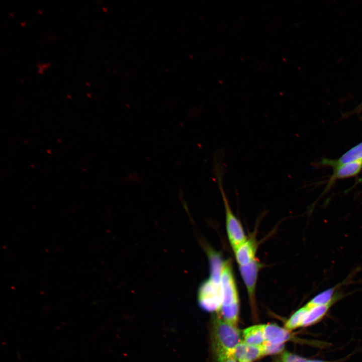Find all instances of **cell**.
I'll return each mask as SVG.
<instances>
[{
	"label": "cell",
	"instance_id": "1",
	"mask_svg": "<svg viewBox=\"0 0 362 362\" xmlns=\"http://www.w3.org/2000/svg\"><path fill=\"white\" fill-rule=\"evenodd\" d=\"M213 335L214 350L222 349L232 353L234 348L242 341L236 326L220 317L213 321Z\"/></svg>",
	"mask_w": 362,
	"mask_h": 362
},
{
	"label": "cell",
	"instance_id": "2",
	"mask_svg": "<svg viewBox=\"0 0 362 362\" xmlns=\"http://www.w3.org/2000/svg\"><path fill=\"white\" fill-rule=\"evenodd\" d=\"M219 187L223 198L226 216V227L228 238L233 249H235L246 240L243 227L236 217L233 213L230 207L226 194L223 190L222 180V172L217 170Z\"/></svg>",
	"mask_w": 362,
	"mask_h": 362
},
{
	"label": "cell",
	"instance_id": "3",
	"mask_svg": "<svg viewBox=\"0 0 362 362\" xmlns=\"http://www.w3.org/2000/svg\"><path fill=\"white\" fill-rule=\"evenodd\" d=\"M198 301L201 308L208 312H219L222 305L220 279L209 277L198 290Z\"/></svg>",
	"mask_w": 362,
	"mask_h": 362
},
{
	"label": "cell",
	"instance_id": "4",
	"mask_svg": "<svg viewBox=\"0 0 362 362\" xmlns=\"http://www.w3.org/2000/svg\"><path fill=\"white\" fill-rule=\"evenodd\" d=\"M221 307L239 303L237 288L230 261H223L220 278Z\"/></svg>",
	"mask_w": 362,
	"mask_h": 362
},
{
	"label": "cell",
	"instance_id": "5",
	"mask_svg": "<svg viewBox=\"0 0 362 362\" xmlns=\"http://www.w3.org/2000/svg\"><path fill=\"white\" fill-rule=\"evenodd\" d=\"M261 263L255 259L249 264L239 266V270L249 295L251 306L255 307V291Z\"/></svg>",
	"mask_w": 362,
	"mask_h": 362
},
{
	"label": "cell",
	"instance_id": "6",
	"mask_svg": "<svg viewBox=\"0 0 362 362\" xmlns=\"http://www.w3.org/2000/svg\"><path fill=\"white\" fill-rule=\"evenodd\" d=\"M257 249L256 241L251 238L247 239L234 249L236 260L240 266L247 265L255 258Z\"/></svg>",
	"mask_w": 362,
	"mask_h": 362
},
{
	"label": "cell",
	"instance_id": "7",
	"mask_svg": "<svg viewBox=\"0 0 362 362\" xmlns=\"http://www.w3.org/2000/svg\"><path fill=\"white\" fill-rule=\"evenodd\" d=\"M362 161V142L355 145L337 159H324L322 161V164L329 165L333 168L344 164Z\"/></svg>",
	"mask_w": 362,
	"mask_h": 362
},
{
	"label": "cell",
	"instance_id": "8",
	"mask_svg": "<svg viewBox=\"0 0 362 362\" xmlns=\"http://www.w3.org/2000/svg\"><path fill=\"white\" fill-rule=\"evenodd\" d=\"M264 334L265 341L274 344L284 343L291 337L289 330L274 324L264 325Z\"/></svg>",
	"mask_w": 362,
	"mask_h": 362
},
{
	"label": "cell",
	"instance_id": "9",
	"mask_svg": "<svg viewBox=\"0 0 362 362\" xmlns=\"http://www.w3.org/2000/svg\"><path fill=\"white\" fill-rule=\"evenodd\" d=\"M330 182L336 179L347 178L357 175L362 170V161L352 162L333 168Z\"/></svg>",
	"mask_w": 362,
	"mask_h": 362
},
{
	"label": "cell",
	"instance_id": "10",
	"mask_svg": "<svg viewBox=\"0 0 362 362\" xmlns=\"http://www.w3.org/2000/svg\"><path fill=\"white\" fill-rule=\"evenodd\" d=\"M244 341L249 345H259L265 340L264 325H256L249 327L243 331Z\"/></svg>",
	"mask_w": 362,
	"mask_h": 362
},
{
	"label": "cell",
	"instance_id": "11",
	"mask_svg": "<svg viewBox=\"0 0 362 362\" xmlns=\"http://www.w3.org/2000/svg\"><path fill=\"white\" fill-rule=\"evenodd\" d=\"M333 303H331L326 305L316 306L309 308L302 326H311L320 321L326 315Z\"/></svg>",
	"mask_w": 362,
	"mask_h": 362
},
{
	"label": "cell",
	"instance_id": "12",
	"mask_svg": "<svg viewBox=\"0 0 362 362\" xmlns=\"http://www.w3.org/2000/svg\"><path fill=\"white\" fill-rule=\"evenodd\" d=\"M336 287H333L318 293L305 306L308 308L314 306L334 303L337 297L334 296Z\"/></svg>",
	"mask_w": 362,
	"mask_h": 362
},
{
	"label": "cell",
	"instance_id": "13",
	"mask_svg": "<svg viewBox=\"0 0 362 362\" xmlns=\"http://www.w3.org/2000/svg\"><path fill=\"white\" fill-rule=\"evenodd\" d=\"M309 309L306 306H304L296 311L287 321L285 328L289 330L302 326Z\"/></svg>",
	"mask_w": 362,
	"mask_h": 362
},
{
	"label": "cell",
	"instance_id": "14",
	"mask_svg": "<svg viewBox=\"0 0 362 362\" xmlns=\"http://www.w3.org/2000/svg\"><path fill=\"white\" fill-rule=\"evenodd\" d=\"M220 317L226 321L237 325L239 315V303L229 306L221 307L218 312Z\"/></svg>",
	"mask_w": 362,
	"mask_h": 362
},
{
	"label": "cell",
	"instance_id": "15",
	"mask_svg": "<svg viewBox=\"0 0 362 362\" xmlns=\"http://www.w3.org/2000/svg\"><path fill=\"white\" fill-rule=\"evenodd\" d=\"M264 355L263 345H248L244 361H252Z\"/></svg>",
	"mask_w": 362,
	"mask_h": 362
},
{
	"label": "cell",
	"instance_id": "16",
	"mask_svg": "<svg viewBox=\"0 0 362 362\" xmlns=\"http://www.w3.org/2000/svg\"><path fill=\"white\" fill-rule=\"evenodd\" d=\"M262 345L264 355L279 353L284 348V343L274 344L265 341Z\"/></svg>",
	"mask_w": 362,
	"mask_h": 362
},
{
	"label": "cell",
	"instance_id": "17",
	"mask_svg": "<svg viewBox=\"0 0 362 362\" xmlns=\"http://www.w3.org/2000/svg\"><path fill=\"white\" fill-rule=\"evenodd\" d=\"M247 346L248 344L246 343L244 341H241L232 351V354L239 362L244 361Z\"/></svg>",
	"mask_w": 362,
	"mask_h": 362
},
{
	"label": "cell",
	"instance_id": "18",
	"mask_svg": "<svg viewBox=\"0 0 362 362\" xmlns=\"http://www.w3.org/2000/svg\"><path fill=\"white\" fill-rule=\"evenodd\" d=\"M219 362H237L232 353L222 349L214 350Z\"/></svg>",
	"mask_w": 362,
	"mask_h": 362
},
{
	"label": "cell",
	"instance_id": "19",
	"mask_svg": "<svg viewBox=\"0 0 362 362\" xmlns=\"http://www.w3.org/2000/svg\"><path fill=\"white\" fill-rule=\"evenodd\" d=\"M307 359L288 352H284L281 356L282 362H306Z\"/></svg>",
	"mask_w": 362,
	"mask_h": 362
},
{
	"label": "cell",
	"instance_id": "20",
	"mask_svg": "<svg viewBox=\"0 0 362 362\" xmlns=\"http://www.w3.org/2000/svg\"><path fill=\"white\" fill-rule=\"evenodd\" d=\"M51 65V62H46V63L42 64V67L39 69L44 70V69H47Z\"/></svg>",
	"mask_w": 362,
	"mask_h": 362
},
{
	"label": "cell",
	"instance_id": "21",
	"mask_svg": "<svg viewBox=\"0 0 362 362\" xmlns=\"http://www.w3.org/2000/svg\"><path fill=\"white\" fill-rule=\"evenodd\" d=\"M306 362H335V361H324V360H317V359H307Z\"/></svg>",
	"mask_w": 362,
	"mask_h": 362
},
{
	"label": "cell",
	"instance_id": "22",
	"mask_svg": "<svg viewBox=\"0 0 362 362\" xmlns=\"http://www.w3.org/2000/svg\"><path fill=\"white\" fill-rule=\"evenodd\" d=\"M42 64L40 62H39L37 64V66L38 67V68H40L42 67Z\"/></svg>",
	"mask_w": 362,
	"mask_h": 362
},
{
	"label": "cell",
	"instance_id": "23",
	"mask_svg": "<svg viewBox=\"0 0 362 362\" xmlns=\"http://www.w3.org/2000/svg\"><path fill=\"white\" fill-rule=\"evenodd\" d=\"M44 70L38 69V72L40 74H43Z\"/></svg>",
	"mask_w": 362,
	"mask_h": 362
},
{
	"label": "cell",
	"instance_id": "24",
	"mask_svg": "<svg viewBox=\"0 0 362 362\" xmlns=\"http://www.w3.org/2000/svg\"><path fill=\"white\" fill-rule=\"evenodd\" d=\"M25 24H26L25 21L20 22L21 26H25Z\"/></svg>",
	"mask_w": 362,
	"mask_h": 362
},
{
	"label": "cell",
	"instance_id": "25",
	"mask_svg": "<svg viewBox=\"0 0 362 362\" xmlns=\"http://www.w3.org/2000/svg\"><path fill=\"white\" fill-rule=\"evenodd\" d=\"M42 11H43L42 9H38V10H37V12H38L39 14H42Z\"/></svg>",
	"mask_w": 362,
	"mask_h": 362
},
{
	"label": "cell",
	"instance_id": "26",
	"mask_svg": "<svg viewBox=\"0 0 362 362\" xmlns=\"http://www.w3.org/2000/svg\"><path fill=\"white\" fill-rule=\"evenodd\" d=\"M86 95H87V96L88 97H89V98H91V97H92L91 94L89 93H86Z\"/></svg>",
	"mask_w": 362,
	"mask_h": 362
},
{
	"label": "cell",
	"instance_id": "27",
	"mask_svg": "<svg viewBox=\"0 0 362 362\" xmlns=\"http://www.w3.org/2000/svg\"><path fill=\"white\" fill-rule=\"evenodd\" d=\"M85 84H86V85H87V86H89V85H90L89 82H88V81H85Z\"/></svg>",
	"mask_w": 362,
	"mask_h": 362
},
{
	"label": "cell",
	"instance_id": "28",
	"mask_svg": "<svg viewBox=\"0 0 362 362\" xmlns=\"http://www.w3.org/2000/svg\"><path fill=\"white\" fill-rule=\"evenodd\" d=\"M9 15H10V16L13 17V15H14V12H13V13H12V12L9 13Z\"/></svg>",
	"mask_w": 362,
	"mask_h": 362
},
{
	"label": "cell",
	"instance_id": "29",
	"mask_svg": "<svg viewBox=\"0 0 362 362\" xmlns=\"http://www.w3.org/2000/svg\"><path fill=\"white\" fill-rule=\"evenodd\" d=\"M66 96H67V97L68 98H69V99H71V98L70 95H68V94H67Z\"/></svg>",
	"mask_w": 362,
	"mask_h": 362
},
{
	"label": "cell",
	"instance_id": "30",
	"mask_svg": "<svg viewBox=\"0 0 362 362\" xmlns=\"http://www.w3.org/2000/svg\"><path fill=\"white\" fill-rule=\"evenodd\" d=\"M22 80H23L22 79H20V81H21L22 82H23Z\"/></svg>",
	"mask_w": 362,
	"mask_h": 362
},
{
	"label": "cell",
	"instance_id": "31",
	"mask_svg": "<svg viewBox=\"0 0 362 362\" xmlns=\"http://www.w3.org/2000/svg\"><path fill=\"white\" fill-rule=\"evenodd\" d=\"M242 362H251V361H242Z\"/></svg>",
	"mask_w": 362,
	"mask_h": 362
}]
</instances>
